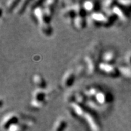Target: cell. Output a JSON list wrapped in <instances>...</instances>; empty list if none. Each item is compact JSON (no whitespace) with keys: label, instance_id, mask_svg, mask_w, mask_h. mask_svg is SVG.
Listing matches in <instances>:
<instances>
[{"label":"cell","instance_id":"obj_4","mask_svg":"<svg viewBox=\"0 0 131 131\" xmlns=\"http://www.w3.org/2000/svg\"><path fill=\"white\" fill-rule=\"evenodd\" d=\"M98 68L104 73L112 77H117L121 74L119 68L118 69L114 66L108 63H105V62L100 63L98 64Z\"/></svg>","mask_w":131,"mask_h":131},{"label":"cell","instance_id":"obj_7","mask_svg":"<svg viewBox=\"0 0 131 131\" xmlns=\"http://www.w3.org/2000/svg\"><path fill=\"white\" fill-rule=\"evenodd\" d=\"M74 24L77 29H82L85 28L86 24V11L83 10L76 16L74 19Z\"/></svg>","mask_w":131,"mask_h":131},{"label":"cell","instance_id":"obj_23","mask_svg":"<svg viewBox=\"0 0 131 131\" xmlns=\"http://www.w3.org/2000/svg\"><path fill=\"white\" fill-rule=\"evenodd\" d=\"M127 61L128 63L131 66V54H130V55L128 56V57L127 58Z\"/></svg>","mask_w":131,"mask_h":131},{"label":"cell","instance_id":"obj_6","mask_svg":"<svg viewBox=\"0 0 131 131\" xmlns=\"http://www.w3.org/2000/svg\"><path fill=\"white\" fill-rule=\"evenodd\" d=\"M19 119L16 114H9L3 118L2 121V127L5 130H7L11 125L16 123H18Z\"/></svg>","mask_w":131,"mask_h":131},{"label":"cell","instance_id":"obj_22","mask_svg":"<svg viewBox=\"0 0 131 131\" xmlns=\"http://www.w3.org/2000/svg\"><path fill=\"white\" fill-rule=\"evenodd\" d=\"M19 2H17V1H9L7 2V7L9 8V10H13V9H16V7H17V4H19Z\"/></svg>","mask_w":131,"mask_h":131},{"label":"cell","instance_id":"obj_1","mask_svg":"<svg viewBox=\"0 0 131 131\" xmlns=\"http://www.w3.org/2000/svg\"><path fill=\"white\" fill-rule=\"evenodd\" d=\"M34 14L41 26L42 32L46 36H50L52 34V28L50 24V18L46 15L43 9L38 6L34 9Z\"/></svg>","mask_w":131,"mask_h":131},{"label":"cell","instance_id":"obj_11","mask_svg":"<svg viewBox=\"0 0 131 131\" xmlns=\"http://www.w3.org/2000/svg\"><path fill=\"white\" fill-rule=\"evenodd\" d=\"M56 3V1H46L43 2V10L46 15L49 18H50L53 15Z\"/></svg>","mask_w":131,"mask_h":131},{"label":"cell","instance_id":"obj_14","mask_svg":"<svg viewBox=\"0 0 131 131\" xmlns=\"http://www.w3.org/2000/svg\"><path fill=\"white\" fill-rule=\"evenodd\" d=\"M97 2H92V1H87V2H84L83 4V7L86 12H97L96 11L98 5H97Z\"/></svg>","mask_w":131,"mask_h":131},{"label":"cell","instance_id":"obj_17","mask_svg":"<svg viewBox=\"0 0 131 131\" xmlns=\"http://www.w3.org/2000/svg\"><path fill=\"white\" fill-rule=\"evenodd\" d=\"M115 59V53L112 51H108L104 53L103 55V60L105 63L111 64Z\"/></svg>","mask_w":131,"mask_h":131},{"label":"cell","instance_id":"obj_16","mask_svg":"<svg viewBox=\"0 0 131 131\" xmlns=\"http://www.w3.org/2000/svg\"><path fill=\"white\" fill-rule=\"evenodd\" d=\"M67 127V122L63 118L59 119L54 126V131H65Z\"/></svg>","mask_w":131,"mask_h":131},{"label":"cell","instance_id":"obj_9","mask_svg":"<svg viewBox=\"0 0 131 131\" xmlns=\"http://www.w3.org/2000/svg\"><path fill=\"white\" fill-rule=\"evenodd\" d=\"M112 14L117 16L119 19L122 20H126L129 17V14H128V12L126 10H124L122 7H121L119 5L116 4L114 6L112 11ZM129 14V13H128Z\"/></svg>","mask_w":131,"mask_h":131},{"label":"cell","instance_id":"obj_8","mask_svg":"<svg viewBox=\"0 0 131 131\" xmlns=\"http://www.w3.org/2000/svg\"><path fill=\"white\" fill-rule=\"evenodd\" d=\"M84 118L86 121L92 131L100 130V127H99V125L97 123L96 120L95 119V118L94 117V116L92 114H90V112L86 111L84 116Z\"/></svg>","mask_w":131,"mask_h":131},{"label":"cell","instance_id":"obj_15","mask_svg":"<svg viewBox=\"0 0 131 131\" xmlns=\"http://www.w3.org/2000/svg\"><path fill=\"white\" fill-rule=\"evenodd\" d=\"M34 82L39 89H44L46 87V82L43 77L36 74L34 76Z\"/></svg>","mask_w":131,"mask_h":131},{"label":"cell","instance_id":"obj_5","mask_svg":"<svg viewBox=\"0 0 131 131\" xmlns=\"http://www.w3.org/2000/svg\"><path fill=\"white\" fill-rule=\"evenodd\" d=\"M89 100L94 101L97 105H103V104H106L109 101L106 94L104 92L100 91L99 90H98L96 94L92 98H90Z\"/></svg>","mask_w":131,"mask_h":131},{"label":"cell","instance_id":"obj_2","mask_svg":"<svg viewBox=\"0 0 131 131\" xmlns=\"http://www.w3.org/2000/svg\"><path fill=\"white\" fill-rule=\"evenodd\" d=\"M46 94L43 89L38 88L33 94V99L31 100V104L33 107L39 108L43 106V102L45 101Z\"/></svg>","mask_w":131,"mask_h":131},{"label":"cell","instance_id":"obj_21","mask_svg":"<svg viewBox=\"0 0 131 131\" xmlns=\"http://www.w3.org/2000/svg\"><path fill=\"white\" fill-rule=\"evenodd\" d=\"M23 127L21 125L19 124L18 123H16L12 125H11L7 129V131H22Z\"/></svg>","mask_w":131,"mask_h":131},{"label":"cell","instance_id":"obj_20","mask_svg":"<svg viewBox=\"0 0 131 131\" xmlns=\"http://www.w3.org/2000/svg\"><path fill=\"white\" fill-rule=\"evenodd\" d=\"M121 74L127 77H131V67H125L122 66L119 68Z\"/></svg>","mask_w":131,"mask_h":131},{"label":"cell","instance_id":"obj_3","mask_svg":"<svg viewBox=\"0 0 131 131\" xmlns=\"http://www.w3.org/2000/svg\"><path fill=\"white\" fill-rule=\"evenodd\" d=\"M90 21L96 26L102 25L108 26L109 23L111 22V19L109 17L98 12L92 13L90 15Z\"/></svg>","mask_w":131,"mask_h":131},{"label":"cell","instance_id":"obj_19","mask_svg":"<svg viewBox=\"0 0 131 131\" xmlns=\"http://www.w3.org/2000/svg\"><path fill=\"white\" fill-rule=\"evenodd\" d=\"M117 4L121 7H123L124 10H126L128 13L131 12V2H126V1H119Z\"/></svg>","mask_w":131,"mask_h":131},{"label":"cell","instance_id":"obj_12","mask_svg":"<svg viewBox=\"0 0 131 131\" xmlns=\"http://www.w3.org/2000/svg\"><path fill=\"white\" fill-rule=\"evenodd\" d=\"M86 62L88 66V72L93 74L95 72L97 65V60L92 55H88L86 57Z\"/></svg>","mask_w":131,"mask_h":131},{"label":"cell","instance_id":"obj_13","mask_svg":"<svg viewBox=\"0 0 131 131\" xmlns=\"http://www.w3.org/2000/svg\"><path fill=\"white\" fill-rule=\"evenodd\" d=\"M71 106H72V108L73 111H74V112H75V114H76V115L84 117V116L86 111H85V109L83 108L82 105L81 104L78 103V102H73L71 104Z\"/></svg>","mask_w":131,"mask_h":131},{"label":"cell","instance_id":"obj_18","mask_svg":"<svg viewBox=\"0 0 131 131\" xmlns=\"http://www.w3.org/2000/svg\"><path fill=\"white\" fill-rule=\"evenodd\" d=\"M29 2H27V1H21V2H19V4H17L16 9H15L16 14H22V13L25 11V9H26V8L28 5V4H29Z\"/></svg>","mask_w":131,"mask_h":131},{"label":"cell","instance_id":"obj_10","mask_svg":"<svg viewBox=\"0 0 131 131\" xmlns=\"http://www.w3.org/2000/svg\"><path fill=\"white\" fill-rule=\"evenodd\" d=\"M76 79V74L70 70L68 71L66 74L64 75V79H63V84L66 88H69L73 85Z\"/></svg>","mask_w":131,"mask_h":131}]
</instances>
